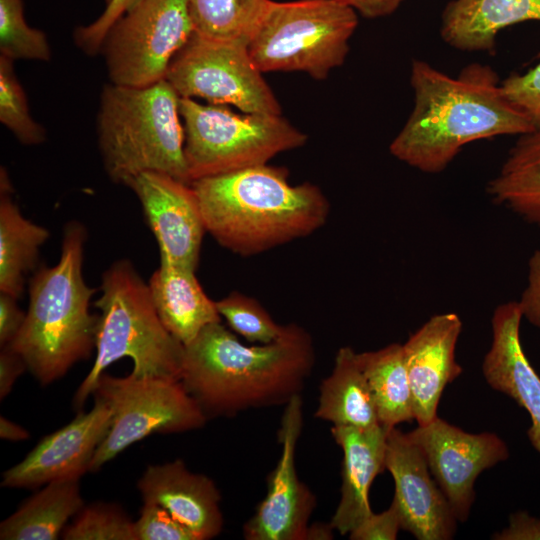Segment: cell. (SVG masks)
I'll use <instances>...</instances> for the list:
<instances>
[{
    "mask_svg": "<svg viewBox=\"0 0 540 540\" xmlns=\"http://www.w3.org/2000/svg\"><path fill=\"white\" fill-rule=\"evenodd\" d=\"M411 85L414 107L389 151L422 172L443 171L470 142L535 130L489 66L471 64L453 78L414 60Z\"/></svg>",
    "mask_w": 540,
    "mask_h": 540,
    "instance_id": "1",
    "label": "cell"
},
{
    "mask_svg": "<svg viewBox=\"0 0 540 540\" xmlns=\"http://www.w3.org/2000/svg\"><path fill=\"white\" fill-rule=\"evenodd\" d=\"M315 364L311 335L290 323L275 341L248 346L221 322L185 346L180 381L207 418L286 405Z\"/></svg>",
    "mask_w": 540,
    "mask_h": 540,
    "instance_id": "2",
    "label": "cell"
},
{
    "mask_svg": "<svg viewBox=\"0 0 540 540\" xmlns=\"http://www.w3.org/2000/svg\"><path fill=\"white\" fill-rule=\"evenodd\" d=\"M284 167L268 164L192 181L206 232L222 247L253 256L321 228L330 204L309 182L291 185Z\"/></svg>",
    "mask_w": 540,
    "mask_h": 540,
    "instance_id": "3",
    "label": "cell"
},
{
    "mask_svg": "<svg viewBox=\"0 0 540 540\" xmlns=\"http://www.w3.org/2000/svg\"><path fill=\"white\" fill-rule=\"evenodd\" d=\"M86 238L83 224L67 223L60 258L33 274L24 323L7 345L44 386L88 359L95 349L99 317L89 311L96 289L86 283L82 270Z\"/></svg>",
    "mask_w": 540,
    "mask_h": 540,
    "instance_id": "4",
    "label": "cell"
},
{
    "mask_svg": "<svg viewBox=\"0 0 540 540\" xmlns=\"http://www.w3.org/2000/svg\"><path fill=\"white\" fill-rule=\"evenodd\" d=\"M180 96L166 80L130 87L106 84L100 94L97 139L104 169L128 185L144 172H159L190 183Z\"/></svg>",
    "mask_w": 540,
    "mask_h": 540,
    "instance_id": "5",
    "label": "cell"
},
{
    "mask_svg": "<svg viewBox=\"0 0 540 540\" xmlns=\"http://www.w3.org/2000/svg\"><path fill=\"white\" fill-rule=\"evenodd\" d=\"M95 360L76 390L77 409L94 393L101 375L112 363L128 357L132 374L180 380L185 346L163 325L148 283L127 259L114 262L102 275Z\"/></svg>",
    "mask_w": 540,
    "mask_h": 540,
    "instance_id": "6",
    "label": "cell"
},
{
    "mask_svg": "<svg viewBox=\"0 0 540 540\" xmlns=\"http://www.w3.org/2000/svg\"><path fill=\"white\" fill-rule=\"evenodd\" d=\"M357 25L344 0H269L248 50L262 73L299 71L322 80L343 64Z\"/></svg>",
    "mask_w": 540,
    "mask_h": 540,
    "instance_id": "7",
    "label": "cell"
},
{
    "mask_svg": "<svg viewBox=\"0 0 540 540\" xmlns=\"http://www.w3.org/2000/svg\"><path fill=\"white\" fill-rule=\"evenodd\" d=\"M188 178L194 180L264 165L302 147L307 135L280 115L236 113L226 105L180 98Z\"/></svg>",
    "mask_w": 540,
    "mask_h": 540,
    "instance_id": "8",
    "label": "cell"
},
{
    "mask_svg": "<svg viewBox=\"0 0 540 540\" xmlns=\"http://www.w3.org/2000/svg\"><path fill=\"white\" fill-rule=\"evenodd\" d=\"M93 394L108 402L112 420L89 472H97L147 436L199 429L208 419L181 381L176 379L138 377L132 373L114 377L103 373Z\"/></svg>",
    "mask_w": 540,
    "mask_h": 540,
    "instance_id": "9",
    "label": "cell"
},
{
    "mask_svg": "<svg viewBox=\"0 0 540 540\" xmlns=\"http://www.w3.org/2000/svg\"><path fill=\"white\" fill-rule=\"evenodd\" d=\"M193 34L188 0H139L103 40L100 52L110 82L143 87L164 80Z\"/></svg>",
    "mask_w": 540,
    "mask_h": 540,
    "instance_id": "10",
    "label": "cell"
},
{
    "mask_svg": "<svg viewBox=\"0 0 540 540\" xmlns=\"http://www.w3.org/2000/svg\"><path fill=\"white\" fill-rule=\"evenodd\" d=\"M165 79L181 98L231 105L244 113L282 111L243 43L207 39L194 32L172 60Z\"/></svg>",
    "mask_w": 540,
    "mask_h": 540,
    "instance_id": "11",
    "label": "cell"
},
{
    "mask_svg": "<svg viewBox=\"0 0 540 540\" xmlns=\"http://www.w3.org/2000/svg\"><path fill=\"white\" fill-rule=\"evenodd\" d=\"M407 435L423 452L457 521L465 522L477 477L509 457L506 443L495 433H468L439 417Z\"/></svg>",
    "mask_w": 540,
    "mask_h": 540,
    "instance_id": "12",
    "label": "cell"
},
{
    "mask_svg": "<svg viewBox=\"0 0 540 540\" xmlns=\"http://www.w3.org/2000/svg\"><path fill=\"white\" fill-rule=\"evenodd\" d=\"M303 427V401L294 396L286 405L278 430L281 454L268 476L267 493L243 526L246 540H306L316 496L296 470V448Z\"/></svg>",
    "mask_w": 540,
    "mask_h": 540,
    "instance_id": "13",
    "label": "cell"
},
{
    "mask_svg": "<svg viewBox=\"0 0 540 540\" xmlns=\"http://www.w3.org/2000/svg\"><path fill=\"white\" fill-rule=\"evenodd\" d=\"M112 420L108 402L95 396L93 408L45 436L26 457L6 470L1 486L37 488L53 481L79 480L106 437Z\"/></svg>",
    "mask_w": 540,
    "mask_h": 540,
    "instance_id": "14",
    "label": "cell"
},
{
    "mask_svg": "<svg viewBox=\"0 0 540 540\" xmlns=\"http://www.w3.org/2000/svg\"><path fill=\"white\" fill-rule=\"evenodd\" d=\"M137 196L156 238L160 261L196 270L206 232L190 183L159 172H144L127 185Z\"/></svg>",
    "mask_w": 540,
    "mask_h": 540,
    "instance_id": "15",
    "label": "cell"
},
{
    "mask_svg": "<svg viewBox=\"0 0 540 540\" xmlns=\"http://www.w3.org/2000/svg\"><path fill=\"white\" fill-rule=\"evenodd\" d=\"M385 466L394 479L392 501L398 508L401 529L418 540L452 539L458 521L451 506L432 479L421 449L396 427L387 436Z\"/></svg>",
    "mask_w": 540,
    "mask_h": 540,
    "instance_id": "16",
    "label": "cell"
},
{
    "mask_svg": "<svg viewBox=\"0 0 540 540\" xmlns=\"http://www.w3.org/2000/svg\"><path fill=\"white\" fill-rule=\"evenodd\" d=\"M462 321L454 312L430 317L403 344L414 419L419 426L437 418L444 388L461 373L455 351Z\"/></svg>",
    "mask_w": 540,
    "mask_h": 540,
    "instance_id": "17",
    "label": "cell"
},
{
    "mask_svg": "<svg viewBox=\"0 0 540 540\" xmlns=\"http://www.w3.org/2000/svg\"><path fill=\"white\" fill-rule=\"evenodd\" d=\"M518 301L499 304L491 318L492 342L482 363L487 384L508 395L530 418L527 436L540 455V376L526 357L521 339Z\"/></svg>",
    "mask_w": 540,
    "mask_h": 540,
    "instance_id": "18",
    "label": "cell"
},
{
    "mask_svg": "<svg viewBox=\"0 0 540 540\" xmlns=\"http://www.w3.org/2000/svg\"><path fill=\"white\" fill-rule=\"evenodd\" d=\"M143 502H154L192 532L196 540L218 536L223 529L221 495L214 481L190 471L181 459L148 465L138 481Z\"/></svg>",
    "mask_w": 540,
    "mask_h": 540,
    "instance_id": "19",
    "label": "cell"
},
{
    "mask_svg": "<svg viewBox=\"0 0 540 540\" xmlns=\"http://www.w3.org/2000/svg\"><path fill=\"white\" fill-rule=\"evenodd\" d=\"M388 428L332 426L331 434L343 452L340 500L330 524L341 535H349L371 513L369 489L385 469Z\"/></svg>",
    "mask_w": 540,
    "mask_h": 540,
    "instance_id": "20",
    "label": "cell"
},
{
    "mask_svg": "<svg viewBox=\"0 0 540 540\" xmlns=\"http://www.w3.org/2000/svg\"><path fill=\"white\" fill-rule=\"evenodd\" d=\"M195 271L160 262L148 282L160 320L184 346L191 343L206 326L221 322L216 302L206 295Z\"/></svg>",
    "mask_w": 540,
    "mask_h": 540,
    "instance_id": "21",
    "label": "cell"
},
{
    "mask_svg": "<svg viewBox=\"0 0 540 540\" xmlns=\"http://www.w3.org/2000/svg\"><path fill=\"white\" fill-rule=\"evenodd\" d=\"M525 21L540 22V0H453L443 12L441 35L457 49L485 51L500 30Z\"/></svg>",
    "mask_w": 540,
    "mask_h": 540,
    "instance_id": "22",
    "label": "cell"
},
{
    "mask_svg": "<svg viewBox=\"0 0 540 540\" xmlns=\"http://www.w3.org/2000/svg\"><path fill=\"white\" fill-rule=\"evenodd\" d=\"M12 183L4 167L0 170V292L17 299L25 278L37 263L39 250L49 231L27 219L12 198Z\"/></svg>",
    "mask_w": 540,
    "mask_h": 540,
    "instance_id": "23",
    "label": "cell"
},
{
    "mask_svg": "<svg viewBox=\"0 0 540 540\" xmlns=\"http://www.w3.org/2000/svg\"><path fill=\"white\" fill-rule=\"evenodd\" d=\"M314 416L332 426L368 428L380 424L358 352L341 347L331 373L321 382Z\"/></svg>",
    "mask_w": 540,
    "mask_h": 540,
    "instance_id": "24",
    "label": "cell"
},
{
    "mask_svg": "<svg viewBox=\"0 0 540 540\" xmlns=\"http://www.w3.org/2000/svg\"><path fill=\"white\" fill-rule=\"evenodd\" d=\"M84 507L79 480L53 481L0 524L1 540H55Z\"/></svg>",
    "mask_w": 540,
    "mask_h": 540,
    "instance_id": "25",
    "label": "cell"
},
{
    "mask_svg": "<svg viewBox=\"0 0 540 540\" xmlns=\"http://www.w3.org/2000/svg\"><path fill=\"white\" fill-rule=\"evenodd\" d=\"M487 193L494 203L540 226V130L520 136Z\"/></svg>",
    "mask_w": 540,
    "mask_h": 540,
    "instance_id": "26",
    "label": "cell"
},
{
    "mask_svg": "<svg viewBox=\"0 0 540 540\" xmlns=\"http://www.w3.org/2000/svg\"><path fill=\"white\" fill-rule=\"evenodd\" d=\"M368 381L380 424L393 428L414 419L413 399L404 359L403 344L358 353Z\"/></svg>",
    "mask_w": 540,
    "mask_h": 540,
    "instance_id": "27",
    "label": "cell"
},
{
    "mask_svg": "<svg viewBox=\"0 0 540 540\" xmlns=\"http://www.w3.org/2000/svg\"><path fill=\"white\" fill-rule=\"evenodd\" d=\"M269 0H188L194 32L248 45Z\"/></svg>",
    "mask_w": 540,
    "mask_h": 540,
    "instance_id": "28",
    "label": "cell"
},
{
    "mask_svg": "<svg viewBox=\"0 0 540 540\" xmlns=\"http://www.w3.org/2000/svg\"><path fill=\"white\" fill-rule=\"evenodd\" d=\"M45 32L26 22L22 0H0V56L12 61H50Z\"/></svg>",
    "mask_w": 540,
    "mask_h": 540,
    "instance_id": "29",
    "label": "cell"
},
{
    "mask_svg": "<svg viewBox=\"0 0 540 540\" xmlns=\"http://www.w3.org/2000/svg\"><path fill=\"white\" fill-rule=\"evenodd\" d=\"M0 122L24 145L45 142V128L30 113L26 93L19 82L14 61L0 56Z\"/></svg>",
    "mask_w": 540,
    "mask_h": 540,
    "instance_id": "30",
    "label": "cell"
},
{
    "mask_svg": "<svg viewBox=\"0 0 540 540\" xmlns=\"http://www.w3.org/2000/svg\"><path fill=\"white\" fill-rule=\"evenodd\" d=\"M217 310L229 327L254 344H268L279 338L285 325L277 324L254 298L238 291L215 301Z\"/></svg>",
    "mask_w": 540,
    "mask_h": 540,
    "instance_id": "31",
    "label": "cell"
},
{
    "mask_svg": "<svg viewBox=\"0 0 540 540\" xmlns=\"http://www.w3.org/2000/svg\"><path fill=\"white\" fill-rule=\"evenodd\" d=\"M61 536L66 540H136L134 521L108 503L84 505Z\"/></svg>",
    "mask_w": 540,
    "mask_h": 540,
    "instance_id": "32",
    "label": "cell"
},
{
    "mask_svg": "<svg viewBox=\"0 0 540 540\" xmlns=\"http://www.w3.org/2000/svg\"><path fill=\"white\" fill-rule=\"evenodd\" d=\"M143 503L140 516L134 521L136 540H196L192 532L162 506Z\"/></svg>",
    "mask_w": 540,
    "mask_h": 540,
    "instance_id": "33",
    "label": "cell"
},
{
    "mask_svg": "<svg viewBox=\"0 0 540 540\" xmlns=\"http://www.w3.org/2000/svg\"><path fill=\"white\" fill-rule=\"evenodd\" d=\"M507 98L540 130V59L523 74H512L501 83Z\"/></svg>",
    "mask_w": 540,
    "mask_h": 540,
    "instance_id": "34",
    "label": "cell"
},
{
    "mask_svg": "<svg viewBox=\"0 0 540 540\" xmlns=\"http://www.w3.org/2000/svg\"><path fill=\"white\" fill-rule=\"evenodd\" d=\"M138 1L111 0L97 19L75 29L73 38L76 46L87 55L98 54L112 24Z\"/></svg>",
    "mask_w": 540,
    "mask_h": 540,
    "instance_id": "35",
    "label": "cell"
},
{
    "mask_svg": "<svg viewBox=\"0 0 540 540\" xmlns=\"http://www.w3.org/2000/svg\"><path fill=\"white\" fill-rule=\"evenodd\" d=\"M401 530V519L392 501L385 511L371 513L359 526L349 533L350 540H395Z\"/></svg>",
    "mask_w": 540,
    "mask_h": 540,
    "instance_id": "36",
    "label": "cell"
},
{
    "mask_svg": "<svg viewBox=\"0 0 540 540\" xmlns=\"http://www.w3.org/2000/svg\"><path fill=\"white\" fill-rule=\"evenodd\" d=\"M518 303L522 317L540 329V246L529 258L527 283Z\"/></svg>",
    "mask_w": 540,
    "mask_h": 540,
    "instance_id": "37",
    "label": "cell"
},
{
    "mask_svg": "<svg viewBox=\"0 0 540 540\" xmlns=\"http://www.w3.org/2000/svg\"><path fill=\"white\" fill-rule=\"evenodd\" d=\"M17 298L0 292V346L9 345L20 331L26 312L17 305Z\"/></svg>",
    "mask_w": 540,
    "mask_h": 540,
    "instance_id": "38",
    "label": "cell"
},
{
    "mask_svg": "<svg viewBox=\"0 0 540 540\" xmlns=\"http://www.w3.org/2000/svg\"><path fill=\"white\" fill-rule=\"evenodd\" d=\"M495 540H540V518L524 511L510 515L508 526L492 535Z\"/></svg>",
    "mask_w": 540,
    "mask_h": 540,
    "instance_id": "39",
    "label": "cell"
},
{
    "mask_svg": "<svg viewBox=\"0 0 540 540\" xmlns=\"http://www.w3.org/2000/svg\"><path fill=\"white\" fill-rule=\"evenodd\" d=\"M28 369L24 359L9 346L1 347L0 352V399L3 400L12 390L16 380Z\"/></svg>",
    "mask_w": 540,
    "mask_h": 540,
    "instance_id": "40",
    "label": "cell"
},
{
    "mask_svg": "<svg viewBox=\"0 0 540 540\" xmlns=\"http://www.w3.org/2000/svg\"><path fill=\"white\" fill-rule=\"evenodd\" d=\"M351 8L367 18L392 14L403 0H344Z\"/></svg>",
    "mask_w": 540,
    "mask_h": 540,
    "instance_id": "41",
    "label": "cell"
},
{
    "mask_svg": "<svg viewBox=\"0 0 540 540\" xmlns=\"http://www.w3.org/2000/svg\"><path fill=\"white\" fill-rule=\"evenodd\" d=\"M0 437L8 441H24L30 437V434L21 425L1 416Z\"/></svg>",
    "mask_w": 540,
    "mask_h": 540,
    "instance_id": "42",
    "label": "cell"
},
{
    "mask_svg": "<svg viewBox=\"0 0 540 540\" xmlns=\"http://www.w3.org/2000/svg\"><path fill=\"white\" fill-rule=\"evenodd\" d=\"M334 528L328 524L315 523L309 525L306 540H330L334 538Z\"/></svg>",
    "mask_w": 540,
    "mask_h": 540,
    "instance_id": "43",
    "label": "cell"
},
{
    "mask_svg": "<svg viewBox=\"0 0 540 540\" xmlns=\"http://www.w3.org/2000/svg\"><path fill=\"white\" fill-rule=\"evenodd\" d=\"M106 4H108L111 0H104Z\"/></svg>",
    "mask_w": 540,
    "mask_h": 540,
    "instance_id": "44",
    "label": "cell"
}]
</instances>
